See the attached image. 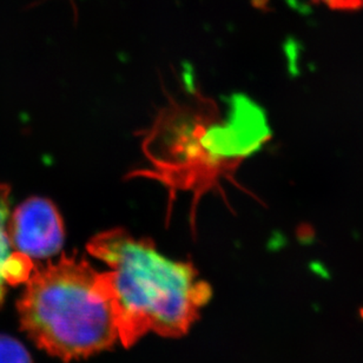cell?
Here are the masks:
<instances>
[{"instance_id":"cell-1","label":"cell","mask_w":363,"mask_h":363,"mask_svg":"<svg viewBox=\"0 0 363 363\" xmlns=\"http://www.w3.org/2000/svg\"><path fill=\"white\" fill-rule=\"evenodd\" d=\"M269 135L262 112L247 98L234 97L223 108L189 88L169 98L145 133L142 143L150 168L131 175L162 183L170 204L177 192H192L195 211L203 195L222 194V182L235 181L242 163Z\"/></svg>"},{"instance_id":"cell-2","label":"cell","mask_w":363,"mask_h":363,"mask_svg":"<svg viewBox=\"0 0 363 363\" xmlns=\"http://www.w3.org/2000/svg\"><path fill=\"white\" fill-rule=\"evenodd\" d=\"M86 248L110 268L118 337L125 347L147 332L184 335L213 295L191 263L162 255L150 238L117 228L96 235Z\"/></svg>"},{"instance_id":"cell-3","label":"cell","mask_w":363,"mask_h":363,"mask_svg":"<svg viewBox=\"0 0 363 363\" xmlns=\"http://www.w3.org/2000/svg\"><path fill=\"white\" fill-rule=\"evenodd\" d=\"M17 308L21 329L37 347L60 360L90 357L119 340L106 272L76 256L35 266Z\"/></svg>"},{"instance_id":"cell-4","label":"cell","mask_w":363,"mask_h":363,"mask_svg":"<svg viewBox=\"0 0 363 363\" xmlns=\"http://www.w3.org/2000/svg\"><path fill=\"white\" fill-rule=\"evenodd\" d=\"M9 236L14 252L44 259L60 252L65 240L63 218L50 199L32 197L17 206L9 218Z\"/></svg>"},{"instance_id":"cell-5","label":"cell","mask_w":363,"mask_h":363,"mask_svg":"<svg viewBox=\"0 0 363 363\" xmlns=\"http://www.w3.org/2000/svg\"><path fill=\"white\" fill-rule=\"evenodd\" d=\"M10 194V186L5 183H0V306L4 303L6 296L10 262L14 252L7 230L11 215Z\"/></svg>"},{"instance_id":"cell-6","label":"cell","mask_w":363,"mask_h":363,"mask_svg":"<svg viewBox=\"0 0 363 363\" xmlns=\"http://www.w3.org/2000/svg\"><path fill=\"white\" fill-rule=\"evenodd\" d=\"M0 363H33L28 350L12 336L0 335Z\"/></svg>"},{"instance_id":"cell-7","label":"cell","mask_w":363,"mask_h":363,"mask_svg":"<svg viewBox=\"0 0 363 363\" xmlns=\"http://www.w3.org/2000/svg\"><path fill=\"white\" fill-rule=\"evenodd\" d=\"M311 3L323 4L335 11H357L363 7V0H309Z\"/></svg>"}]
</instances>
